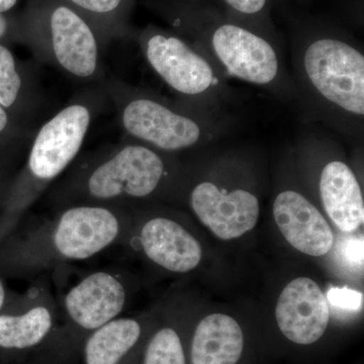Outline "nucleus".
Listing matches in <instances>:
<instances>
[{
	"label": "nucleus",
	"mask_w": 364,
	"mask_h": 364,
	"mask_svg": "<svg viewBox=\"0 0 364 364\" xmlns=\"http://www.w3.org/2000/svg\"><path fill=\"white\" fill-rule=\"evenodd\" d=\"M291 63L296 102L306 121L349 140H363V48L338 28L308 25L294 33Z\"/></svg>",
	"instance_id": "obj_1"
},
{
	"label": "nucleus",
	"mask_w": 364,
	"mask_h": 364,
	"mask_svg": "<svg viewBox=\"0 0 364 364\" xmlns=\"http://www.w3.org/2000/svg\"><path fill=\"white\" fill-rule=\"evenodd\" d=\"M150 6L225 78L250 83L280 100L296 102V87L279 40L235 20L208 0H153Z\"/></svg>",
	"instance_id": "obj_2"
},
{
	"label": "nucleus",
	"mask_w": 364,
	"mask_h": 364,
	"mask_svg": "<svg viewBox=\"0 0 364 364\" xmlns=\"http://www.w3.org/2000/svg\"><path fill=\"white\" fill-rule=\"evenodd\" d=\"M178 157L124 136L76 158L45 193L52 212L80 203L136 205L178 196Z\"/></svg>",
	"instance_id": "obj_3"
},
{
	"label": "nucleus",
	"mask_w": 364,
	"mask_h": 364,
	"mask_svg": "<svg viewBox=\"0 0 364 364\" xmlns=\"http://www.w3.org/2000/svg\"><path fill=\"white\" fill-rule=\"evenodd\" d=\"M52 213L43 221L14 228L2 239V277H35L122 245L130 227L132 205L80 203Z\"/></svg>",
	"instance_id": "obj_4"
},
{
	"label": "nucleus",
	"mask_w": 364,
	"mask_h": 364,
	"mask_svg": "<svg viewBox=\"0 0 364 364\" xmlns=\"http://www.w3.org/2000/svg\"><path fill=\"white\" fill-rule=\"evenodd\" d=\"M109 105L100 85L79 91L35 134L0 210V242L18 227L26 210L75 161L91 126Z\"/></svg>",
	"instance_id": "obj_5"
},
{
	"label": "nucleus",
	"mask_w": 364,
	"mask_h": 364,
	"mask_svg": "<svg viewBox=\"0 0 364 364\" xmlns=\"http://www.w3.org/2000/svg\"><path fill=\"white\" fill-rule=\"evenodd\" d=\"M116 109L124 136L178 157L224 138L231 119L132 85L117 77L100 85Z\"/></svg>",
	"instance_id": "obj_6"
},
{
	"label": "nucleus",
	"mask_w": 364,
	"mask_h": 364,
	"mask_svg": "<svg viewBox=\"0 0 364 364\" xmlns=\"http://www.w3.org/2000/svg\"><path fill=\"white\" fill-rule=\"evenodd\" d=\"M18 43L33 57L76 81L100 85L107 45L90 21L64 0H28L18 18Z\"/></svg>",
	"instance_id": "obj_7"
},
{
	"label": "nucleus",
	"mask_w": 364,
	"mask_h": 364,
	"mask_svg": "<svg viewBox=\"0 0 364 364\" xmlns=\"http://www.w3.org/2000/svg\"><path fill=\"white\" fill-rule=\"evenodd\" d=\"M132 37L148 65L176 93L177 100L220 114L231 105L234 95L228 79L181 35L149 25Z\"/></svg>",
	"instance_id": "obj_8"
},
{
	"label": "nucleus",
	"mask_w": 364,
	"mask_h": 364,
	"mask_svg": "<svg viewBox=\"0 0 364 364\" xmlns=\"http://www.w3.org/2000/svg\"><path fill=\"white\" fill-rule=\"evenodd\" d=\"M131 296L130 282L117 268L83 275L58 301L59 341L72 363L79 358L83 340L91 332L121 317Z\"/></svg>",
	"instance_id": "obj_9"
},
{
	"label": "nucleus",
	"mask_w": 364,
	"mask_h": 364,
	"mask_svg": "<svg viewBox=\"0 0 364 364\" xmlns=\"http://www.w3.org/2000/svg\"><path fill=\"white\" fill-rule=\"evenodd\" d=\"M58 301L46 280L23 294L9 293L0 311V350L32 355L31 364H50L58 355Z\"/></svg>",
	"instance_id": "obj_10"
},
{
	"label": "nucleus",
	"mask_w": 364,
	"mask_h": 364,
	"mask_svg": "<svg viewBox=\"0 0 364 364\" xmlns=\"http://www.w3.org/2000/svg\"><path fill=\"white\" fill-rule=\"evenodd\" d=\"M122 245L171 274L193 272L203 258L200 242L176 215L145 203L132 205L130 227Z\"/></svg>",
	"instance_id": "obj_11"
},
{
	"label": "nucleus",
	"mask_w": 364,
	"mask_h": 364,
	"mask_svg": "<svg viewBox=\"0 0 364 364\" xmlns=\"http://www.w3.org/2000/svg\"><path fill=\"white\" fill-rule=\"evenodd\" d=\"M298 138L320 163L317 189L326 214L340 231L353 233L364 222L363 188L348 163L337 155L338 144L311 124Z\"/></svg>",
	"instance_id": "obj_12"
},
{
	"label": "nucleus",
	"mask_w": 364,
	"mask_h": 364,
	"mask_svg": "<svg viewBox=\"0 0 364 364\" xmlns=\"http://www.w3.org/2000/svg\"><path fill=\"white\" fill-rule=\"evenodd\" d=\"M181 188H181L178 196H186L198 221L221 240L240 238L257 225L259 198L248 186L227 183L212 176L191 186L182 181Z\"/></svg>",
	"instance_id": "obj_13"
},
{
	"label": "nucleus",
	"mask_w": 364,
	"mask_h": 364,
	"mask_svg": "<svg viewBox=\"0 0 364 364\" xmlns=\"http://www.w3.org/2000/svg\"><path fill=\"white\" fill-rule=\"evenodd\" d=\"M275 224L287 243L299 252L322 257L332 250L334 234L315 203L294 188H284L272 205Z\"/></svg>",
	"instance_id": "obj_14"
},
{
	"label": "nucleus",
	"mask_w": 364,
	"mask_h": 364,
	"mask_svg": "<svg viewBox=\"0 0 364 364\" xmlns=\"http://www.w3.org/2000/svg\"><path fill=\"white\" fill-rule=\"evenodd\" d=\"M275 318L287 339L299 345L313 344L327 330L329 301L315 280L298 277L289 282L279 294Z\"/></svg>",
	"instance_id": "obj_15"
},
{
	"label": "nucleus",
	"mask_w": 364,
	"mask_h": 364,
	"mask_svg": "<svg viewBox=\"0 0 364 364\" xmlns=\"http://www.w3.org/2000/svg\"><path fill=\"white\" fill-rule=\"evenodd\" d=\"M144 334L141 318L121 316L87 335L79 358L82 364H135Z\"/></svg>",
	"instance_id": "obj_16"
},
{
	"label": "nucleus",
	"mask_w": 364,
	"mask_h": 364,
	"mask_svg": "<svg viewBox=\"0 0 364 364\" xmlns=\"http://www.w3.org/2000/svg\"><path fill=\"white\" fill-rule=\"evenodd\" d=\"M243 349L244 334L239 323L226 314H212L196 327L191 364H236Z\"/></svg>",
	"instance_id": "obj_17"
},
{
	"label": "nucleus",
	"mask_w": 364,
	"mask_h": 364,
	"mask_svg": "<svg viewBox=\"0 0 364 364\" xmlns=\"http://www.w3.org/2000/svg\"><path fill=\"white\" fill-rule=\"evenodd\" d=\"M42 105L35 73L0 43V107L23 123L33 126Z\"/></svg>",
	"instance_id": "obj_18"
},
{
	"label": "nucleus",
	"mask_w": 364,
	"mask_h": 364,
	"mask_svg": "<svg viewBox=\"0 0 364 364\" xmlns=\"http://www.w3.org/2000/svg\"><path fill=\"white\" fill-rule=\"evenodd\" d=\"M90 21L109 45L133 36L131 26L135 0H64Z\"/></svg>",
	"instance_id": "obj_19"
},
{
	"label": "nucleus",
	"mask_w": 364,
	"mask_h": 364,
	"mask_svg": "<svg viewBox=\"0 0 364 364\" xmlns=\"http://www.w3.org/2000/svg\"><path fill=\"white\" fill-rule=\"evenodd\" d=\"M141 364H186L181 335L172 326H163L146 342Z\"/></svg>",
	"instance_id": "obj_20"
},
{
	"label": "nucleus",
	"mask_w": 364,
	"mask_h": 364,
	"mask_svg": "<svg viewBox=\"0 0 364 364\" xmlns=\"http://www.w3.org/2000/svg\"><path fill=\"white\" fill-rule=\"evenodd\" d=\"M212 1V0H208ZM235 20L277 40L269 18V0H215Z\"/></svg>",
	"instance_id": "obj_21"
},
{
	"label": "nucleus",
	"mask_w": 364,
	"mask_h": 364,
	"mask_svg": "<svg viewBox=\"0 0 364 364\" xmlns=\"http://www.w3.org/2000/svg\"><path fill=\"white\" fill-rule=\"evenodd\" d=\"M33 136H25L11 142L0 144V177L18 171Z\"/></svg>",
	"instance_id": "obj_22"
},
{
	"label": "nucleus",
	"mask_w": 364,
	"mask_h": 364,
	"mask_svg": "<svg viewBox=\"0 0 364 364\" xmlns=\"http://www.w3.org/2000/svg\"><path fill=\"white\" fill-rule=\"evenodd\" d=\"M35 131V127L23 123L6 109L0 107V144L33 136Z\"/></svg>",
	"instance_id": "obj_23"
},
{
	"label": "nucleus",
	"mask_w": 364,
	"mask_h": 364,
	"mask_svg": "<svg viewBox=\"0 0 364 364\" xmlns=\"http://www.w3.org/2000/svg\"><path fill=\"white\" fill-rule=\"evenodd\" d=\"M327 299L333 305L350 311L358 310L363 304V294L347 289H333Z\"/></svg>",
	"instance_id": "obj_24"
},
{
	"label": "nucleus",
	"mask_w": 364,
	"mask_h": 364,
	"mask_svg": "<svg viewBox=\"0 0 364 364\" xmlns=\"http://www.w3.org/2000/svg\"><path fill=\"white\" fill-rule=\"evenodd\" d=\"M14 42L18 43V18L0 14V43L9 45Z\"/></svg>",
	"instance_id": "obj_25"
},
{
	"label": "nucleus",
	"mask_w": 364,
	"mask_h": 364,
	"mask_svg": "<svg viewBox=\"0 0 364 364\" xmlns=\"http://www.w3.org/2000/svg\"><path fill=\"white\" fill-rule=\"evenodd\" d=\"M16 172L6 174V176L0 177V210L4 208V203L9 196V191H11V184H13L14 176Z\"/></svg>",
	"instance_id": "obj_26"
},
{
	"label": "nucleus",
	"mask_w": 364,
	"mask_h": 364,
	"mask_svg": "<svg viewBox=\"0 0 364 364\" xmlns=\"http://www.w3.org/2000/svg\"><path fill=\"white\" fill-rule=\"evenodd\" d=\"M9 294V291H7L6 282H4V277L0 274V311L4 308Z\"/></svg>",
	"instance_id": "obj_27"
},
{
	"label": "nucleus",
	"mask_w": 364,
	"mask_h": 364,
	"mask_svg": "<svg viewBox=\"0 0 364 364\" xmlns=\"http://www.w3.org/2000/svg\"><path fill=\"white\" fill-rule=\"evenodd\" d=\"M18 0H0V14H6L14 9Z\"/></svg>",
	"instance_id": "obj_28"
}]
</instances>
